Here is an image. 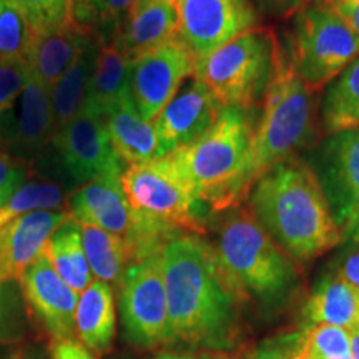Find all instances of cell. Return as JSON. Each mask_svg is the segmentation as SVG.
Wrapping results in <instances>:
<instances>
[{
	"label": "cell",
	"instance_id": "cell-1",
	"mask_svg": "<svg viewBox=\"0 0 359 359\" xmlns=\"http://www.w3.org/2000/svg\"><path fill=\"white\" fill-rule=\"evenodd\" d=\"M170 344L228 351L240 339V304L217 248L196 233H178L161 246Z\"/></svg>",
	"mask_w": 359,
	"mask_h": 359
},
{
	"label": "cell",
	"instance_id": "cell-3",
	"mask_svg": "<svg viewBox=\"0 0 359 359\" xmlns=\"http://www.w3.org/2000/svg\"><path fill=\"white\" fill-rule=\"evenodd\" d=\"M122 187L137 223L133 262L160 253L178 233L203 235L208 208L170 155L130 165L122 173Z\"/></svg>",
	"mask_w": 359,
	"mask_h": 359
},
{
	"label": "cell",
	"instance_id": "cell-37",
	"mask_svg": "<svg viewBox=\"0 0 359 359\" xmlns=\"http://www.w3.org/2000/svg\"><path fill=\"white\" fill-rule=\"evenodd\" d=\"M327 4L346 22L349 29L359 35V0H327Z\"/></svg>",
	"mask_w": 359,
	"mask_h": 359
},
{
	"label": "cell",
	"instance_id": "cell-25",
	"mask_svg": "<svg viewBox=\"0 0 359 359\" xmlns=\"http://www.w3.org/2000/svg\"><path fill=\"white\" fill-rule=\"evenodd\" d=\"M45 251L57 273L75 293H83L92 285L93 275L85 257L82 226L79 219L69 213L64 223L53 231L50 240L45 245Z\"/></svg>",
	"mask_w": 359,
	"mask_h": 359
},
{
	"label": "cell",
	"instance_id": "cell-12",
	"mask_svg": "<svg viewBox=\"0 0 359 359\" xmlns=\"http://www.w3.org/2000/svg\"><path fill=\"white\" fill-rule=\"evenodd\" d=\"M178 37L196 60L258 27L250 0H175Z\"/></svg>",
	"mask_w": 359,
	"mask_h": 359
},
{
	"label": "cell",
	"instance_id": "cell-34",
	"mask_svg": "<svg viewBox=\"0 0 359 359\" xmlns=\"http://www.w3.org/2000/svg\"><path fill=\"white\" fill-rule=\"evenodd\" d=\"M311 330L313 326L306 325L299 331L278 334L275 338L263 341L255 359H304L309 349Z\"/></svg>",
	"mask_w": 359,
	"mask_h": 359
},
{
	"label": "cell",
	"instance_id": "cell-39",
	"mask_svg": "<svg viewBox=\"0 0 359 359\" xmlns=\"http://www.w3.org/2000/svg\"><path fill=\"white\" fill-rule=\"evenodd\" d=\"M338 275L359 291V250L349 253L341 264Z\"/></svg>",
	"mask_w": 359,
	"mask_h": 359
},
{
	"label": "cell",
	"instance_id": "cell-14",
	"mask_svg": "<svg viewBox=\"0 0 359 359\" xmlns=\"http://www.w3.org/2000/svg\"><path fill=\"white\" fill-rule=\"evenodd\" d=\"M19 281L27 303L52 338L72 339L80 294L62 280L45 248Z\"/></svg>",
	"mask_w": 359,
	"mask_h": 359
},
{
	"label": "cell",
	"instance_id": "cell-43",
	"mask_svg": "<svg viewBox=\"0 0 359 359\" xmlns=\"http://www.w3.org/2000/svg\"><path fill=\"white\" fill-rule=\"evenodd\" d=\"M155 359H215V358L193 356V354H180V353H160Z\"/></svg>",
	"mask_w": 359,
	"mask_h": 359
},
{
	"label": "cell",
	"instance_id": "cell-11",
	"mask_svg": "<svg viewBox=\"0 0 359 359\" xmlns=\"http://www.w3.org/2000/svg\"><path fill=\"white\" fill-rule=\"evenodd\" d=\"M196 58L177 37L128 64V95L143 118L154 122L195 74Z\"/></svg>",
	"mask_w": 359,
	"mask_h": 359
},
{
	"label": "cell",
	"instance_id": "cell-26",
	"mask_svg": "<svg viewBox=\"0 0 359 359\" xmlns=\"http://www.w3.org/2000/svg\"><path fill=\"white\" fill-rule=\"evenodd\" d=\"M100 42L92 39L85 45L75 64L67 70V74L50 88L53 115H55L57 130L65 125L75 116H79L83 110L85 97L90 79H92L93 70H95L97 55L100 50Z\"/></svg>",
	"mask_w": 359,
	"mask_h": 359
},
{
	"label": "cell",
	"instance_id": "cell-2",
	"mask_svg": "<svg viewBox=\"0 0 359 359\" xmlns=\"http://www.w3.org/2000/svg\"><path fill=\"white\" fill-rule=\"evenodd\" d=\"M248 196L253 217L296 262H311L343 241L316 172L294 156L259 178Z\"/></svg>",
	"mask_w": 359,
	"mask_h": 359
},
{
	"label": "cell",
	"instance_id": "cell-27",
	"mask_svg": "<svg viewBox=\"0 0 359 359\" xmlns=\"http://www.w3.org/2000/svg\"><path fill=\"white\" fill-rule=\"evenodd\" d=\"M82 226V241L85 257L92 275L98 281L109 285H120L127 268L132 264V251L122 238L93 226V224L80 223Z\"/></svg>",
	"mask_w": 359,
	"mask_h": 359
},
{
	"label": "cell",
	"instance_id": "cell-31",
	"mask_svg": "<svg viewBox=\"0 0 359 359\" xmlns=\"http://www.w3.org/2000/svg\"><path fill=\"white\" fill-rule=\"evenodd\" d=\"M34 34L17 0H0V60H25Z\"/></svg>",
	"mask_w": 359,
	"mask_h": 359
},
{
	"label": "cell",
	"instance_id": "cell-38",
	"mask_svg": "<svg viewBox=\"0 0 359 359\" xmlns=\"http://www.w3.org/2000/svg\"><path fill=\"white\" fill-rule=\"evenodd\" d=\"M53 359H95L83 344L75 343L74 339L57 341L53 348Z\"/></svg>",
	"mask_w": 359,
	"mask_h": 359
},
{
	"label": "cell",
	"instance_id": "cell-44",
	"mask_svg": "<svg viewBox=\"0 0 359 359\" xmlns=\"http://www.w3.org/2000/svg\"><path fill=\"white\" fill-rule=\"evenodd\" d=\"M11 219H12V218L8 217V215H7L6 212H4V210H0V228H2L6 223L11 222Z\"/></svg>",
	"mask_w": 359,
	"mask_h": 359
},
{
	"label": "cell",
	"instance_id": "cell-24",
	"mask_svg": "<svg viewBox=\"0 0 359 359\" xmlns=\"http://www.w3.org/2000/svg\"><path fill=\"white\" fill-rule=\"evenodd\" d=\"M308 325H330L343 330L359 326V291L338 273L323 278L306 303Z\"/></svg>",
	"mask_w": 359,
	"mask_h": 359
},
{
	"label": "cell",
	"instance_id": "cell-45",
	"mask_svg": "<svg viewBox=\"0 0 359 359\" xmlns=\"http://www.w3.org/2000/svg\"><path fill=\"white\" fill-rule=\"evenodd\" d=\"M304 359H320V358H316L313 353L308 351V354H306V356H304Z\"/></svg>",
	"mask_w": 359,
	"mask_h": 359
},
{
	"label": "cell",
	"instance_id": "cell-36",
	"mask_svg": "<svg viewBox=\"0 0 359 359\" xmlns=\"http://www.w3.org/2000/svg\"><path fill=\"white\" fill-rule=\"evenodd\" d=\"M311 0H257L259 11L276 19H290L304 8Z\"/></svg>",
	"mask_w": 359,
	"mask_h": 359
},
{
	"label": "cell",
	"instance_id": "cell-9",
	"mask_svg": "<svg viewBox=\"0 0 359 359\" xmlns=\"http://www.w3.org/2000/svg\"><path fill=\"white\" fill-rule=\"evenodd\" d=\"M125 336L135 346L170 344L168 302L160 253L137 259L118 285Z\"/></svg>",
	"mask_w": 359,
	"mask_h": 359
},
{
	"label": "cell",
	"instance_id": "cell-13",
	"mask_svg": "<svg viewBox=\"0 0 359 359\" xmlns=\"http://www.w3.org/2000/svg\"><path fill=\"white\" fill-rule=\"evenodd\" d=\"M224 107L201 80L191 79L154 120L160 156L190 145L213 127Z\"/></svg>",
	"mask_w": 359,
	"mask_h": 359
},
{
	"label": "cell",
	"instance_id": "cell-16",
	"mask_svg": "<svg viewBox=\"0 0 359 359\" xmlns=\"http://www.w3.org/2000/svg\"><path fill=\"white\" fill-rule=\"evenodd\" d=\"M316 175L341 228L359 205V127L331 135Z\"/></svg>",
	"mask_w": 359,
	"mask_h": 359
},
{
	"label": "cell",
	"instance_id": "cell-5",
	"mask_svg": "<svg viewBox=\"0 0 359 359\" xmlns=\"http://www.w3.org/2000/svg\"><path fill=\"white\" fill-rule=\"evenodd\" d=\"M217 253L228 280L243 299L255 296L264 303L280 302L296 283L293 258L241 206L223 219Z\"/></svg>",
	"mask_w": 359,
	"mask_h": 359
},
{
	"label": "cell",
	"instance_id": "cell-20",
	"mask_svg": "<svg viewBox=\"0 0 359 359\" xmlns=\"http://www.w3.org/2000/svg\"><path fill=\"white\" fill-rule=\"evenodd\" d=\"M92 39H95V35L80 27L75 20L55 32L34 37L25 57L27 69L39 82L52 88L75 64L85 45Z\"/></svg>",
	"mask_w": 359,
	"mask_h": 359
},
{
	"label": "cell",
	"instance_id": "cell-33",
	"mask_svg": "<svg viewBox=\"0 0 359 359\" xmlns=\"http://www.w3.org/2000/svg\"><path fill=\"white\" fill-rule=\"evenodd\" d=\"M308 351L320 359H353L349 331L330 325L313 326Z\"/></svg>",
	"mask_w": 359,
	"mask_h": 359
},
{
	"label": "cell",
	"instance_id": "cell-35",
	"mask_svg": "<svg viewBox=\"0 0 359 359\" xmlns=\"http://www.w3.org/2000/svg\"><path fill=\"white\" fill-rule=\"evenodd\" d=\"M30 170L0 147V210L6 206L20 187L29 180Z\"/></svg>",
	"mask_w": 359,
	"mask_h": 359
},
{
	"label": "cell",
	"instance_id": "cell-28",
	"mask_svg": "<svg viewBox=\"0 0 359 359\" xmlns=\"http://www.w3.org/2000/svg\"><path fill=\"white\" fill-rule=\"evenodd\" d=\"M321 115L330 135L359 127V57L327 90Z\"/></svg>",
	"mask_w": 359,
	"mask_h": 359
},
{
	"label": "cell",
	"instance_id": "cell-42",
	"mask_svg": "<svg viewBox=\"0 0 359 359\" xmlns=\"http://www.w3.org/2000/svg\"><path fill=\"white\" fill-rule=\"evenodd\" d=\"M349 331V339H351V356L353 359H359V326Z\"/></svg>",
	"mask_w": 359,
	"mask_h": 359
},
{
	"label": "cell",
	"instance_id": "cell-41",
	"mask_svg": "<svg viewBox=\"0 0 359 359\" xmlns=\"http://www.w3.org/2000/svg\"><path fill=\"white\" fill-rule=\"evenodd\" d=\"M341 231H343V238H349V240L359 243V205L341 226Z\"/></svg>",
	"mask_w": 359,
	"mask_h": 359
},
{
	"label": "cell",
	"instance_id": "cell-15",
	"mask_svg": "<svg viewBox=\"0 0 359 359\" xmlns=\"http://www.w3.org/2000/svg\"><path fill=\"white\" fill-rule=\"evenodd\" d=\"M57 133L50 88L30 74L27 79L15 110L12 135L4 150L22 161L30 170L45 155Z\"/></svg>",
	"mask_w": 359,
	"mask_h": 359
},
{
	"label": "cell",
	"instance_id": "cell-17",
	"mask_svg": "<svg viewBox=\"0 0 359 359\" xmlns=\"http://www.w3.org/2000/svg\"><path fill=\"white\" fill-rule=\"evenodd\" d=\"M69 213L80 223L93 224L122 238L133 250L137 223L125 196L122 177H107L79 187L69 198ZM133 258V253H132Z\"/></svg>",
	"mask_w": 359,
	"mask_h": 359
},
{
	"label": "cell",
	"instance_id": "cell-7",
	"mask_svg": "<svg viewBox=\"0 0 359 359\" xmlns=\"http://www.w3.org/2000/svg\"><path fill=\"white\" fill-rule=\"evenodd\" d=\"M283 53L269 27H255L195 64L203 82L223 107L253 110L276 77Z\"/></svg>",
	"mask_w": 359,
	"mask_h": 359
},
{
	"label": "cell",
	"instance_id": "cell-32",
	"mask_svg": "<svg viewBox=\"0 0 359 359\" xmlns=\"http://www.w3.org/2000/svg\"><path fill=\"white\" fill-rule=\"evenodd\" d=\"M34 37L55 32L72 19V0H17Z\"/></svg>",
	"mask_w": 359,
	"mask_h": 359
},
{
	"label": "cell",
	"instance_id": "cell-40",
	"mask_svg": "<svg viewBox=\"0 0 359 359\" xmlns=\"http://www.w3.org/2000/svg\"><path fill=\"white\" fill-rule=\"evenodd\" d=\"M12 283L0 280V338H2L4 327L8 321V311L12 306Z\"/></svg>",
	"mask_w": 359,
	"mask_h": 359
},
{
	"label": "cell",
	"instance_id": "cell-8",
	"mask_svg": "<svg viewBox=\"0 0 359 359\" xmlns=\"http://www.w3.org/2000/svg\"><path fill=\"white\" fill-rule=\"evenodd\" d=\"M358 57L359 35L327 0H311L296 13L290 64L309 92L325 88Z\"/></svg>",
	"mask_w": 359,
	"mask_h": 359
},
{
	"label": "cell",
	"instance_id": "cell-10",
	"mask_svg": "<svg viewBox=\"0 0 359 359\" xmlns=\"http://www.w3.org/2000/svg\"><path fill=\"white\" fill-rule=\"evenodd\" d=\"M53 167L70 185L83 187L107 177H122L125 163L115 154L102 116L80 114L62 125L48 147Z\"/></svg>",
	"mask_w": 359,
	"mask_h": 359
},
{
	"label": "cell",
	"instance_id": "cell-18",
	"mask_svg": "<svg viewBox=\"0 0 359 359\" xmlns=\"http://www.w3.org/2000/svg\"><path fill=\"white\" fill-rule=\"evenodd\" d=\"M69 212L37 210L22 213L0 228V280L19 281L42 253Z\"/></svg>",
	"mask_w": 359,
	"mask_h": 359
},
{
	"label": "cell",
	"instance_id": "cell-23",
	"mask_svg": "<svg viewBox=\"0 0 359 359\" xmlns=\"http://www.w3.org/2000/svg\"><path fill=\"white\" fill-rule=\"evenodd\" d=\"M128 64L130 62L114 45H100L82 114L103 118L125 95H128Z\"/></svg>",
	"mask_w": 359,
	"mask_h": 359
},
{
	"label": "cell",
	"instance_id": "cell-19",
	"mask_svg": "<svg viewBox=\"0 0 359 359\" xmlns=\"http://www.w3.org/2000/svg\"><path fill=\"white\" fill-rule=\"evenodd\" d=\"M177 35L178 13L175 0H138L110 45L132 62Z\"/></svg>",
	"mask_w": 359,
	"mask_h": 359
},
{
	"label": "cell",
	"instance_id": "cell-22",
	"mask_svg": "<svg viewBox=\"0 0 359 359\" xmlns=\"http://www.w3.org/2000/svg\"><path fill=\"white\" fill-rule=\"evenodd\" d=\"M75 331L80 344L102 356L111 348L116 331L114 288L109 283L93 280L79 296L75 311Z\"/></svg>",
	"mask_w": 359,
	"mask_h": 359
},
{
	"label": "cell",
	"instance_id": "cell-4",
	"mask_svg": "<svg viewBox=\"0 0 359 359\" xmlns=\"http://www.w3.org/2000/svg\"><path fill=\"white\" fill-rule=\"evenodd\" d=\"M313 132V93L294 74L290 60L283 57L276 77L264 95V110L255 128L248 154L231 185L228 210L243 203L259 178L306 147Z\"/></svg>",
	"mask_w": 359,
	"mask_h": 359
},
{
	"label": "cell",
	"instance_id": "cell-21",
	"mask_svg": "<svg viewBox=\"0 0 359 359\" xmlns=\"http://www.w3.org/2000/svg\"><path fill=\"white\" fill-rule=\"evenodd\" d=\"M115 154L125 165L145 163L160 158L158 137L154 122H148L125 95L118 105L103 116Z\"/></svg>",
	"mask_w": 359,
	"mask_h": 359
},
{
	"label": "cell",
	"instance_id": "cell-6",
	"mask_svg": "<svg viewBox=\"0 0 359 359\" xmlns=\"http://www.w3.org/2000/svg\"><path fill=\"white\" fill-rule=\"evenodd\" d=\"M257 109L224 107L213 127L170 156L210 212L228 210V195L257 128Z\"/></svg>",
	"mask_w": 359,
	"mask_h": 359
},
{
	"label": "cell",
	"instance_id": "cell-30",
	"mask_svg": "<svg viewBox=\"0 0 359 359\" xmlns=\"http://www.w3.org/2000/svg\"><path fill=\"white\" fill-rule=\"evenodd\" d=\"M27 79V64L20 58L0 60V147L6 148L12 135L15 110Z\"/></svg>",
	"mask_w": 359,
	"mask_h": 359
},
{
	"label": "cell",
	"instance_id": "cell-29",
	"mask_svg": "<svg viewBox=\"0 0 359 359\" xmlns=\"http://www.w3.org/2000/svg\"><path fill=\"white\" fill-rule=\"evenodd\" d=\"M138 0H72V19L103 45L114 43L120 25Z\"/></svg>",
	"mask_w": 359,
	"mask_h": 359
}]
</instances>
